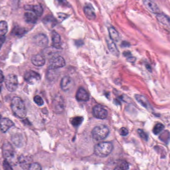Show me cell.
I'll use <instances>...</instances> for the list:
<instances>
[{
    "label": "cell",
    "mask_w": 170,
    "mask_h": 170,
    "mask_svg": "<svg viewBox=\"0 0 170 170\" xmlns=\"http://www.w3.org/2000/svg\"><path fill=\"white\" fill-rule=\"evenodd\" d=\"M5 37H1V38H0V49H1L2 46H3V44L5 43Z\"/></svg>",
    "instance_id": "7bdbcfd3"
},
{
    "label": "cell",
    "mask_w": 170,
    "mask_h": 170,
    "mask_svg": "<svg viewBox=\"0 0 170 170\" xmlns=\"http://www.w3.org/2000/svg\"><path fill=\"white\" fill-rule=\"evenodd\" d=\"M6 88L10 92H14L16 90L18 86L17 76L14 75H9L5 79Z\"/></svg>",
    "instance_id": "5b68a950"
},
{
    "label": "cell",
    "mask_w": 170,
    "mask_h": 170,
    "mask_svg": "<svg viewBox=\"0 0 170 170\" xmlns=\"http://www.w3.org/2000/svg\"><path fill=\"white\" fill-rule=\"evenodd\" d=\"M123 55L125 56V57H129L130 56H131V53H130V52H125L123 53Z\"/></svg>",
    "instance_id": "f6af8a7d"
},
{
    "label": "cell",
    "mask_w": 170,
    "mask_h": 170,
    "mask_svg": "<svg viewBox=\"0 0 170 170\" xmlns=\"http://www.w3.org/2000/svg\"><path fill=\"white\" fill-rule=\"evenodd\" d=\"M51 39L53 47L56 49H60L61 48V39L59 34L54 30L52 32Z\"/></svg>",
    "instance_id": "d6986e66"
},
{
    "label": "cell",
    "mask_w": 170,
    "mask_h": 170,
    "mask_svg": "<svg viewBox=\"0 0 170 170\" xmlns=\"http://www.w3.org/2000/svg\"><path fill=\"white\" fill-rule=\"evenodd\" d=\"M135 98L138 103L144 108L147 109L148 110L151 109V106L145 97L140 94H136L135 95Z\"/></svg>",
    "instance_id": "44dd1931"
},
{
    "label": "cell",
    "mask_w": 170,
    "mask_h": 170,
    "mask_svg": "<svg viewBox=\"0 0 170 170\" xmlns=\"http://www.w3.org/2000/svg\"><path fill=\"white\" fill-rule=\"evenodd\" d=\"M64 99L61 95H57L53 101V109L55 113H61L65 109Z\"/></svg>",
    "instance_id": "52a82bcc"
},
{
    "label": "cell",
    "mask_w": 170,
    "mask_h": 170,
    "mask_svg": "<svg viewBox=\"0 0 170 170\" xmlns=\"http://www.w3.org/2000/svg\"><path fill=\"white\" fill-rule=\"evenodd\" d=\"M108 32L110 35V38L112 41H119V32L115 30L114 28L111 27L108 28Z\"/></svg>",
    "instance_id": "484cf974"
},
{
    "label": "cell",
    "mask_w": 170,
    "mask_h": 170,
    "mask_svg": "<svg viewBox=\"0 0 170 170\" xmlns=\"http://www.w3.org/2000/svg\"><path fill=\"white\" fill-rule=\"evenodd\" d=\"M34 102L38 106H41L44 104V101L40 96L36 95V96H34Z\"/></svg>",
    "instance_id": "836d02e7"
},
{
    "label": "cell",
    "mask_w": 170,
    "mask_h": 170,
    "mask_svg": "<svg viewBox=\"0 0 170 170\" xmlns=\"http://www.w3.org/2000/svg\"><path fill=\"white\" fill-rule=\"evenodd\" d=\"M55 69H52L49 68L47 73V77L48 79L51 80L55 79V77H56L57 73H55Z\"/></svg>",
    "instance_id": "d6a6232c"
},
{
    "label": "cell",
    "mask_w": 170,
    "mask_h": 170,
    "mask_svg": "<svg viewBox=\"0 0 170 170\" xmlns=\"http://www.w3.org/2000/svg\"><path fill=\"white\" fill-rule=\"evenodd\" d=\"M25 19L28 23H35L37 21V16L32 12H27L25 14Z\"/></svg>",
    "instance_id": "cb8c5ba5"
},
{
    "label": "cell",
    "mask_w": 170,
    "mask_h": 170,
    "mask_svg": "<svg viewBox=\"0 0 170 170\" xmlns=\"http://www.w3.org/2000/svg\"><path fill=\"white\" fill-rule=\"evenodd\" d=\"M109 133L108 128L104 125L96 126L92 131L93 138L97 141L104 140L108 136Z\"/></svg>",
    "instance_id": "277c9868"
},
{
    "label": "cell",
    "mask_w": 170,
    "mask_h": 170,
    "mask_svg": "<svg viewBox=\"0 0 170 170\" xmlns=\"http://www.w3.org/2000/svg\"><path fill=\"white\" fill-rule=\"evenodd\" d=\"M25 10L27 11H32V12H34L37 17H40L42 15L43 12L42 7L40 5L25 6Z\"/></svg>",
    "instance_id": "ffe728a7"
},
{
    "label": "cell",
    "mask_w": 170,
    "mask_h": 170,
    "mask_svg": "<svg viewBox=\"0 0 170 170\" xmlns=\"http://www.w3.org/2000/svg\"><path fill=\"white\" fill-rule=\"evenodd\" d=\"M159 139L165 143H168L170 140V133L168 130H165L160 135Z\"/></svg>",
    "instance_id": "f1b7e54d"
},
{
    "label": "cell",
    "mask_w": 170,
    "mask_h": 170,
    "mask_svg": "<svg viewBox=\"0 0 170 170\" xmlns=\"http://www.w3.org/2000/svg\"><path fill=\"white\" fill-rule=\"evenodd\" d=\"M128 62H131V63H133L135 62L136 59L134 57H132V56H130V57H128V59H127Z\"/></svg>",
    "instance_id": "60d3db41"
},
{
    "label": "cell",
    "mask_w": 170,
    "mask_h": 170,
    "mask_svg": "<svg viewBox=\"0 0 170 170\" xmlns=\"http://www.w3.org/2000/svg\"><path fill=\"white\" fill-rule=\"evenodd\" d=\"M94 8L91 6L88 5L85 6L84 9V12L85 16L90 20H94L96 18L95 12H94Z\"/></svg>",
    "instance_id": "7402d4cb"
},
{
    "label": "cell",
    "mask_w": 170,
    "mask_h": 170,
    "mask_svg": "<svg viewBox=\"0 0 170 170\" xmlns=\"http://www.w3.org/2000/svg\"><path fill=\"white\" fill-rule=\"evenodd\" d=\"M12 140L14 145L18 147H21V146L23 145V139L21 135L14 134L12 136Z\"/></svg>",
    "instance_id": "d4e9b609"
},
{
    "label": "cell",
    "mask_w": 170,
    "mask_h": 170,
    "mask_svg": "<svg viewBox=\"0 0 170 170\" xmlns=\"http://www.w3.org/2000/svg\"><path fill=\"white\" fill-rule=\"evenodd\" d=\"M4 79H5V77H4L3 71L0 69V83H2L3 82H4Z\"/></svg>",
    "instance_id": "b9f144b4"
},
{
    "label": "cell",
    "mask_w": 170,
    "mask_h": 170,
    "mask_svg": "<svg viewBox=\"0 0 170 170\" xmlns=\"http://www.w3.org/2000/svg\"><path fill=\"white\" fill-rule=\"evenodd\" d=\"M128 133H129V132H128V129H126L125 127L121 128L119 130V134L122 136H125L128 135Z\"/></svg>",
    "instance_id": "f35d334b"
},
{
    "label": "cell",
    "mask_w": 170,
    "mask_h": 170,
    "mask_svg": "<svg viewBox=\"0 0 170 170\" xmlns=\"http://www.w3.org/2000/svg\"><path fill=\"white\" fill-rule=\"evenodd\" d=\"M14 125V122L9 118H4L0 120V129L3 133L8 131V130Z\"/></svg>",
    "instance_id": "4fadbf2b"
},
{
    "label": "cell",
    "mask_w": 170,
    "mask_h": 170,
    "mask_svg": "<svg viewBox=\"0 0 170 170\" xmlns=\"http://www.w3.org/2000/svg\"><path fill=\"white\" fill-rule=\"evenodd\" d=\"M65 64V60L63 57L60 56L54 57L50 60L49 68L52 69H58L64 67Z\"/></svg>",
    "instance_id": "ba28073f"
},
{
    "label": "cell",
    "mask_w": 170,
    "mask_h": 170,
    "mask_svg": "<svg viewBox=\"0 0 170 170\" xmlns=\"http://www.w3.org/2000/svg\"><path fill=\"white\" fill-rule=\"evenodd\" d=\"M138 133L142 139H143L144 140L147 141L148 139V136L143 130L138 129Z\"/></svg>",
    "instance_id": "8d00e7d4"
},
{
    "label": "cell",
    "mask_w": 170,
    "mask_h": 170,
    "mask_svg": "<svg viewBox=\"0 0 170 170\" xmlns=\"http://www.w3.org/2000/svg\"><path fill=\"white\" fill-rule=\"evenodd\" d=\"M73 81L69 76H64L61 81V88L64 91H69L73 85Z\"/></svg>",
    "instance_id": "5bb4252c"
},
{
    "label": "cell",
    "mask_w": 170,
    "mask_h": 170,
    "mask_svg": "<svg viewBox=\"0 0 170 170\" xmlns=\"http://www.w3.org/2000/svg\"><path fill=\"white\" fill-rule=\"evenodd\" d=\"M76 98L78 101H88L90 99L88 93L82 87H80L78 89L76 95Z\"/></svg>",
    "instance_id": "9a60e30c"
},
{
    "label": "cell",
    "mask_w": 170,
    "mask_h": 170,
    "mask_svg": "<svg viewBox=\"0 0 170 170\" xmlns=\"http://www.w3.org/2000/svg\"><path fill=\"white\" fill-rule=\"evenodd\" d=\"M32 161L31 158L28 156L21 155L18 158V163L23 169H28L30 166V162Z\"/></svg>",
    "instance_id": "2e32d148"
},
{
    "label": "cell",
    "mask_w": 170,
    "mask_h": 170,
    "mask_svg": "<svg viewBox=\"0 0 170 170\" xmlns=\"http://www.w3.org/2000/svg\"><path fill=\"white\" fill-rule=\"evenodd\" d=\"M58 18L61 20H64L66 19L68 17V16L67 15L65 14H63V13H61V12H59L58 13Z\"/></svg>",
    "instance_id": "ab89813d"
},
{
    "label": "cell",
    "mask_w": 170,
    "mask_h": 170,
    "mask_svg": "<svg viewBox=\"0 0 170 170\" xmlns=\"http://www.w3.org/2000/svg\"><path fill=\"white\" fill-rule=\"evenodd\" d=\"M2 102H1V101H0V108H1V107H2Z\"/></svg>",
    "instance_id": "bcb514c9"
},
{
    "label": "cell",
    "mask_w": 170,
    "mask_h": 170,
    "mask_svg": "<svg viewBox=\"0 0 170 170\" xmlns=\"http://www.w3.org/2000/svg\"><path fill=\"white\" fill-rule=\"evenodd\" d=\"M106 42L110 52L115 57H119V52L115 43H114V41L110 39L107 40Z\"/></svg>",
    "instance_id": "603a6c76"
},
{
    "label": "cell",
    "mask_w": 170,
    "mask_h": 170,
    "mask_svg": "<svg viewBox=\"0 0 170 170\" xmlns=\"http://www.w3.org/2000/svg\"><path fill=\"white\" fill-rule=\"evenodd\" d=\"M83 120V117L77 116L72 119L71 120V123L75 127H78L81 124Z\"/></svg>",
    "instance_id": "4dcf8cb0"
},
{
    "label": "cell",
    "mask_w": 170,
    "mask_h": 170,
    "mask_svg": "<svg viewBox=\"0 0 170 170\" xmlns=\"http://www.w3.org/2000/svg\"><path fill=\"white\" fill-rule=\"evenodd\" d=\"M164 126L163 125V124L160 123L156 124L153 129V132L154 134L158 135L160 133H161L162 131H163V130L164 129Z\"/></svg>",
    "instance_id": "f546056e"
},
{
    "label": "cell",
    "mask_w": 170,
    "mask_h": 170,
    "mask_svg": "<svg viewBox=\"0 0 170 170\" xmlns=\"http://www.w3.org/2000/svg\"><path fill=\"white\" fill-rule=\"evenodd\" d=\"M113 150V145L108 142H101L97 144L94 148V153L96 155L104 158L108 156Z\"/></svg>",
    "instance_id": "7a4b0ae2"
},
{
    "label": "cell",
    "mask_w": 170,
    "mask_h": 170,
    "mask_svg": "<svg viewBox=\"0 0 170 170\" xmlns=\"http://www.w3.org/2000/svg\"><path fill=\"white\" fill-rule=\"evenodd\" d=\"M11 108L13 113L19 118H24L27 115V109L21 98L14 97L12 100Z\"/></svg>",
    "instance_id": "6da1fadb"
},
{
    "label": "cell",
    "mask_w": 170,
    "mask_h": 170,
    "mask_svg": "<svg viewBox=\"0 0 170 170\" xmlns=\"http://www.w3.org/2000/svg\"><path fill=\"white\" fill-rule=\"evenodd\" d=\"M58 5L62 7H69V3L66 0H55Z\"/></svg>",
    "instance_id": "d590c367"
},
{
    "label": "cell",
    "mask_w": 170,
    "mask_h": 170,
    "mask_svg": "<svg viewBox=\"0 0 170 170\" xmlns=\"http://www.w3.org/2000/svg\"><path fill=\"white\" fill-rule=\"evenodd\" d=\"M144 5L150 12L158 14L160 13L159 8L153 0H142Z\"/></svg>",
    "instance_id": "8fae6325"
},
{
    "label": "cell",
    "mask_w": 170,
    "mask_h": 170,
    "mask_svg": "<svg viewBox=\"0 0 170 170\" xmlns=\"http://www.w3.org/2000/svg\"><path fill=\"white\" fill-rule=\"evenodd\" d=\"M130 168L129 164L126 162L122 161L114 169V170H126Z\"/></svg>",
    "instance_id": "1f68e13d"
},
{
    "label": "cell",
    "mask_w": 170,
    "mask_h": 170,
    "mask_svg": "<svg viewBox=\"0 0 170 170\" xmlns=\"http://www.w3.org/2000/svg\"><path fill=\"white\" fill-rule=\"evenodd\" d=\"M3 168L5 170H12L11 164L6 160H5L3 162Z\"/></svg>",
    "instance_id": "74e56055"
},
{
    "label": "cell",
    "mask_w": 170,
    "mask_h": 170,
    "mask_svg": "<svg viewBox=\"0 0 170 170\" xmlns=\"http://www.w3.org/2000/svg\"><path fill=\"white\" fill-rule=\"evenodd\" d=\"M8 30V26L7 22L4 21H0V37H3Z\"/></svg>",
    "instance_id": "83f0119b"
},
{
    "label": "cell",
    "mask_w": 170,
    "mask_h": 170,
    "mask_svg": "<svg viewBox=\"0 0 170 170\" xmlns=\"http://www.w3.org/2000/svg\"><path fill=\"white\" fill-rule=\"evenodd\" d=\"M34 42L37 46L45 47L48 44V39L45 34H39L34 36L33 39Z\"/></svg>",
    "instance_id": "30bf717a"
},
{
    "label": "cell",
    "mask_w": 170,
    "mask_h": 170,
    "mask_svg": "<svg viewBox=\"0 0 170 170\" xmlns=\"http://www.w3.org/2000/svg\"><path fill=\"white\" fill-rule=\"evenodd\" d=\"M1 115H0V120H1Z\"/></svg>",
    "instance_id": "c3c4849f"
},
{
    "label": "cell",
    "mask_w": 170,
    "mask_h": 170,
    "mask_svg": "<svg viewBox=\"0 0 170 170\" xmlns=\"http://www.w3.org/2000/svg\"><path fill=\"white\" fill-rule=\"evenodd\" d=\"M94 117L99 119H105L108 116V112L105 108L99 105H96L93 108Z\"/></svg>",
    "instance_id": "9c48e42d"
},
{
    "label": "cell",
    "mask_w": 170,
    "mask_h": 170,
    "mask_svg": "<svg viewBox=\"0 0 170 170\" xmlns=\"http://www.w3.org/2000/svg\"><path fill=\"white\" fill-rule=\"evenodd\" d=\"M156 19L160 23L167 27L170 30V18L163 13H159L156 15Z\"/></svg>",
    "instance_id": "ac0fdd59"
},
{
    "label": "cell",
    "mask_w": 170,
    "mask_h": 170,
    "mask_svg": "<svg viewBox=\"0 0 170 170\" xmlns=\"http://www.w3.org/2000/svg\"><path fill=\"white\" fill-rule=\"evenodd\" d=\"M42 168L38 163H34L30 164L28 170H41Z\"/></svg>",
    "instance_id": "e575fe53"
},
{
    "label": "cell",
    "mask_w": 170,
    "mask_h": 170,
    "mask_svg": "<svg viewBox=\"0 0 170 170\" xmlns=\"http://www.w3.org/2000/svg\"><path fill=\"white\" fill-rule=\"evenodd\" d=\"M42 22L45 26L49 30L54 28L57 24V21L53 16L47 15L43 18Z\"/></svg>",
    "instance_id": "7c38bea8"
},
{
    "label": "cell",
    "mask_w": 170,
    "mask_h": 170,
    "mask_svg": "<svg viewBox=\"0 0 170 170\" xmlns=\"http://www.w3.org/2000/svg\"><path fill=\"white\" fill-rule=\"evenodd\" d=\"M32 64L36 66H42L45 63V59L44 55L40 54L34 55L32 58Z\"/></svg>",
    "instance_id": "e0dca14e"
},
{
    "label": "cell",
    "mask_w": 170,
    "mask_h": 170,
    "mask_svg": "<svg viewBox=\"0 0 170 170\" xmlns=\"http://www.w3.org/2000/svg\"><path fill=\"white\" fill-rule=\"evenodd\" d=\"M121 46L122 47H128L130 46V44L127 41H123L121 44Z\"/></svg>",
    "instance_id": "ee69618b"
},
{
    "label": "cell",
    "mask_w": 170,
    "mask_h": 170,
    "mask_svg": "<svg viewBox=\"0 0 170 170\" xmlns=\"http://www.w3.org/2000/svg\"><path fill=\"white\" fill-rule=\"evenodd\" d=\"M26 32H27V30H25V28L16 26L13 28L12 33L14 36L22 37L26 33Z\"/></svg>",
    "instance_id": "4316f807"
},
{
    "label": "cell",
    "mask_w": 170,
    "mask_h": 170,
    "mask_svg": "<svg viewBox=\"0 0 170 170\" xmlns=\"http://www.w3.org/2000/svg\"><path fill=\"white\" fill-rule=\"evenodd\" d=\"M3 153L4 157L12 165L16 164V153L11 144L7 142L3 146Z\"/></svg>",
    "instance_id": "3957f363"
},
{
    "label": "cell",
    "mask_w": 170,
    "mask_h": 170,
    "mask_svg": "<svg viewBox=\"0 0 170 170\" xmlns=\"http://www.w3.org/2000/svg\"><path fill=\"white\" fill-rule=\"evenodd\" d=\"M24 78L27 83L34 85L40 81L41 77L39 73L33 70H29L25 73Z\"/></svg>",
    "instance_id": "8992f818"
},
{
    "label": "cell",
    "mask_w": 170,
    "mask_h": 170,
    "mask_svg": "<svg viewBox=\"0 0 170 170\" xmlns=\"http://www.w3.org/2000/svg\"><path fill=\"white\" fill-rule=\"evenodd\" d=\"M1 87L0 86V92H1Z\"/></svg>",
    "instance_id": "7dc6e473"
}]
</instances>
